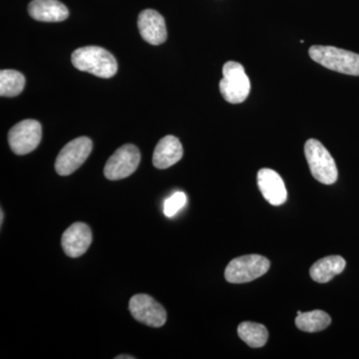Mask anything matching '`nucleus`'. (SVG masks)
I'll return each instance as SVG.
<instances>
[{
	"mask_svg": "<svg viewBox=\"0 0 359 359\" xmlns=\"http://www.w3.org/2000/svg\"><path fill=\"white\" fill-rule=\"evenodd\" d=\"M76 69L91 73L97 77L111 78L118 70L117 61L112 54L102 47L86 46L78 48L71 56Z\"/></svg>",
	"mask_w": 359,
	"mask_h": 359,
	"instance_id": "f257e3e1",
	"label": "nucleus"
},
{
	"mask_svg": "<svg viewBox=\"0 0 359 359\" xmlns=\"http://www.w3.org/2000/svg\"><path fill=\"white\" fill-rule=\"evenodd\" d=\"M309 53L313 61L327 69L351 76H359V54L323 45L311 46Z\"/></svg>",
	"mask_w": 359,
	"mask_h": 359,
	"instance_id": "f03ea898",
	"label": "nucleus"
},
{
	"mask_svg": "<svg viewBox=\"0 0 359 359\" xmlns=\"http://www.w3.org/2000/svg\"><path fill=\"white\" fill-rule=\"evenodd\" d=\"M304 155L311 175L325 185H332L339 177L337 164L327 149L316 139H309L304 145Z\"/></svg>",
	"mask_w": 359,
	"mask_h": 359,
	"instance_id": "7ed1b4c3",
	"label": "nucleus"
},
{
	"mask_svg": "<svg viewBox=\"0 0 359 359\" xmlns=\"http://www.w3.org/2000/svg\"><path fill=\"white\" fill-rule=\"evenodd\" d=\"M219 91L226 102H244L250 92V81L244 66L236 61H229L223 67V79L219 81Z\"/></svg>",
	"mask_w": 359,
	"mask_h": 359,
	"instance_id": "20e7f679",
	"label": "nucleus"
},
{
	"mask_svg": "<svg viewBox=\"0 0 359 359\" xmlns=\"http://www.w3.org/2000/svg\"><path fill=\"white\" fill-rule=\"evenodd\" d=\"M271 263L259 255L236 257L226 266L224 278L231 283H245L261 278L269 271Z\"/></svg>",
	"mask_w": 359,
	"mask_h": 359,
	"instance_id": "39448f33",
	"label": "nucleus"
},
{
	"mask_svg": "<svg viewBox=\"0 0 359 359\" xmlns=\"http://www.w3.org/2000/svg\"><path fill=\"white\" fill-rule=\"evenodd\" d=\"M93 144L88 137H79L66 144L55 161V170L60 176H69L84 164L91 154Z\"/></svg>",
	"mask_w": 359,
	"mask_h": 359,
	"instance_id": "423d86ee",
	"label": "nucleus"
},
{
	"mask_svg": "<svg viewBox=\"0 0 359 359\" xmlns=\"http://www.w3.org/2000/svg\"><path fill=\"white\" fill-rule=\"evenodd\" d=\"M42 138L41 124L36 120H23L14 125L8 133V143L16 155H26L39 147Z\"/></svg>",
	"mask_w": 359,
	"mask_h": 359,
	"instance_id": "0eeeda50",
	"label": "nucleus"
},
{
	"mask_svg": "<svg viewBox=\"0 0 359 359\" xmlns=\"http://www.w3.org/2000/svg\"><path fill=\"white\" fill-rule=\"evenodd\" d=\"M139 149L132 144H126L116 150L104 168V175L111 181H117L131 176L140 164Z\"/></svg>",
	"mask_w": 359,
	"mask_h": 359,
	"instance_id": "6e6552de",
	"label": "nucleus"
},
{
	"mask_svg": "<svg viewBox=\"0 0 359 359\" xmlns=\"http://www.w3.org/2000/svg\"><path fill=\"white\" fill-rule=\"evenodd\" d=\"M129 309L135 320L148 327H161L166 323V311L150 295H134L130 299Z\"/></svg>",
	"mask_w": 359,
	"mask_h": 359,
	"instance_id": "1a4fd4ad",
	"label": "nucleus"
},
{
	"mask_svg": "<svg viewBox=\"0 0 359 359\" xmlns=\"http://www.w3.org/2000/svg\"><path fill=\"white\" fill-rule=\"evenodd\" d=\"M92 244V231L88 224L77 222L65 231L61 240L66 256L79 257L84 255Z\"/></svg>",
	"mask_w": 359,
	"mask_h": 359,
	"instance_id": "9d476101",
	"label": "nucleus"
},
{
	"mask_svg": "<svg viewBox=\"0 0 359 359\" xmlns=\"http://www.w3.org/2000/svg\"><path fill=\"white\" fill-rule=\"evenodd\" d=\"M138 28L142 39L152 45L164 43L167 28L164 18L153 9H145L139 14Z\"/></svg>",
	"mask_w": 359,
	"mask_h": 359,
	"instance_id": "9b49d317",
	"label": "nucleus"
},
{
	"mask_svg": "<svg viewBox=\"0 0 359 359\" xmlns=\"http://www.w3.org/2000/svg\"><path fill=\"white\" fill-rule=\"evenodd\" d=\"M257 186L264 199L273 205L285 204L287 199V189L282 177L271 169H261L257 173Z\"/></svg>",
	"mask_w": 359,
	"mask_h": 359,
	"instance_id": "f8f14e48",
	"label": "nucleus"
},
{
	"mask_svg": "<svg viewBox=\"0 0 359 359\" xmlns=\"http://www.w3.org/2000/svg\"><path fill=\"white\" fill-rule=\"evenodd\" d=\"M28 13L33 20L42 22H60L69 16L67 7L58 0H32Z\"/></svg>",
	"mask_w": 359,
	"mask_h": 359,
	"instance_id": "ddd939ff",
	"label": "nucleus"
},
{
	"mask_svg": "<svg viewBox=\"0 0 359 359\" xmlns=\"http://www.w3.org/2000/svg\"><path fill=\"white\" fill-rule=\"evenodd\" d=\"M183 146L178 138L168 135L161 139L153 154V165L157 169L164 170L173 166L183 157Z\"/></svg>",
	"mask_w": 359,
	"mask_h": 359,
	"instance_id": "4468645a",
	"label": "nucleus"
},
{
	"mask_svg": "<svg viewBox=\"0 0 359 359\" xmlns=\"http://www.w3.org/2000/svg\"><path fill=\"white\" fill-rule=\"evenodd\" d=\"M346 259L340 256L323 257L316 262L309 269V275L314 282L325 283L332 280L346 269Z\"/></svg>",
	"mask_w": 359,
	"mask_h": 359,
	"instance_id": "2eb2a0df",
	"label": "nucleus"
},
{
	"mask_svg": "<svg viewBox=\"0 0 359 359\" xmlns=\"http://www.w3.org/2000/svg\"><path fill=\"white\" fill-rule=\"evenodd\" d=\"M330 323H332V318L330 314L320 309L302 313L295 318V325L304 332H321L330 327Z\"/></svg>",
	"mask_w": 359,
	"mask_h": 359,
	"instance_id": "dca6fc26",
	"label": "nucleus"
},
{
	"mask_svg": "<svg viewBox=\"0 0 359 359\" xmlns=\"http://www.w3.org/2000/svg\"><path fill=\"white\" fill-rule=\"evenodd\" d=\"M238 334L240 339L252 348L263 347L269 339V332L261 323L245 321L238 327Z\"/></svg>",
	"mask_w": 359,
	"mask_h": 359,
	"instance_id": "f3484780",
	"label": "nucleus"
},
{
	"mask_svg": "<svg viewBox=\"0 0 359 359\" xmlns=\"http://www.w3.org/2000/svg\"><path fill=\"white\" fill-rule=\"evenodd\" d=\"M25 86V77L16 70L4 69L0 72V95L15 97L20 95Z\"/></svg>",
	"mask_w": 359,
	"mask_h": 359,
	"instance_id": "a211bd4d",
	"label": "nucleus"
},
{
	"mask_svg": "<svg viewBox=\"0 0 359 359\" xmlns=\"http://www.w3.org/2000/svg\"><path fill=\"white\" fill-rule=\"evenodd\" d=\"M187 203V196L185 193L177 192L173 194L171 197L168 198L164 202V214L168 218H172L175 215L183 209Z\"/></svg>",
	"mask_w": 359,
	"mask_h": 359,
	"instance_id": "6ab92c4d",
	"label": "nucleus"
},
{
	"mask_svg": "<svg viewBox=\"0 0 359 359\" xmlns=\"http://www.w3.org/2000/svg\"><path fill=\"white\" fill-rule=\"evenodd\" d=\"M116 359H134V356H131V355H129V356H127V355H119V356H117V358H115Z\"/></svg>",
	"mask_w": 359,
	"mask_h": 359,
	"instance_id": "aec40b11",
	"label": "nucleus"
},
{
	"mask_svg": "<svg viewBox=\"0 0 359 359\" xmlns=\"http://www.w3.org/2000/svg\"><path fill=\"white\" fill-rule=\"evenodd\" d=\"M0 215H1V217H0V224H4V210H0Z\"/></svg>",
	"mask_w": 359,
	"mask_h": 359,
	"instance_id": "412c9836",
	"label": "nucleus"
}]
</instances>
